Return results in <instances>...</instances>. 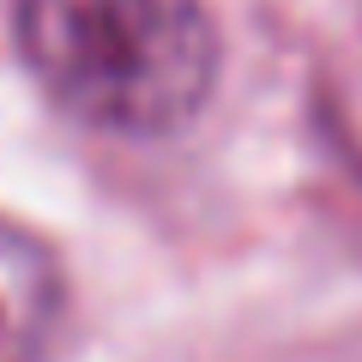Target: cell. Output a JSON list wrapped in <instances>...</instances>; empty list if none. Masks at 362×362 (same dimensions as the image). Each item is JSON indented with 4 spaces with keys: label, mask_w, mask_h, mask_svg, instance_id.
<instances>
[{
    "label": "cell",
    "mask_w": 362,
    "mask_h": 362,
    "mask_svg": "<svg viewBox=\"0 0 362 362\" xmlns=\"http://www.w3.org/2000/svg\"><path fill=\"white\" fill-rule=\"evenodd\" d=\"M66 314V278L49 242L0 218V362H42Z\"/></svg>",
    "instance_id": "cell-2"
},
{
    "label": "cell",
    "mask_w": 362,
    "mask_h": 362,
    "mask_svg": "<svg viewBox=\"0 0 362 362\" xmlns=\"http://www.w3.org/2000/svg\"><path fill=\"white\" fill-rule=\"evenodd\" d=\"M13 30L30 78L97 133H175L218 78L206 0H18Z\"/></svg>",
    "instance_id": "cell-1"
}]
</instances>
